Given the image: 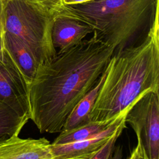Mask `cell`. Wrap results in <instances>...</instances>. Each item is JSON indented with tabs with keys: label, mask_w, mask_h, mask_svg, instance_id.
I'll use <instances>...</instances> for the list:
<instances>
[{
	"label": "cell",
	"mask_w": 159,
	"mask_h": 159,
	"mask_svg": "<svg viewBox=\"0 0 159 159\" xmlns=\"http://www.w3.org/2000/svg\"><path fill=\"white\" fill-rule=\"evenodd\" d=\"M0 101L29 118L28 83L4 45L0 52Z\"/></svg>",
	"instance_id": "cell-6"
},
{
	"label": "cell",
	"mask_w": 159,
	"mask_h": 159,
	"mask_svg": "<svg viewBox=\"0 0 159 159\" xmlns=\"http://www.w3.org/2000/svg\"><path fill=\"white\" fill-rule=\"evenodd\" d=\"M93 29L76 19L56 14L52 29V40L57 53L64 52L81 42Z\"/></svg>",
	"instance_id": "cell-9"
},
{
	"label": "cell",
	"mask_w": 159,
	"mask_h": 159,
	"mask_svg": "<svg viewBox=\"0 0 159 159\" xmlns=\"http://www.w3.org/2000/svg\"><path fill=\"white\" fill-rule=\"evenodd\" d=\"M109 159H123V148L121 145H115L113 152Z\"/></svg>",
	"instance_id": "cell-18"
},
{
	"label": "cell",
	"mask_w": 159,
	"mask_h": 159,
	"mask_svg": "<svg viewBox=\"0 0 159 159\" xmlns=\"http://www.w3.org/2000/svg\"><path fill=\"white\" fill-rule=\"evenodd\" d=\"M55 16L32 0L5 1L4 30L24 42L42 65L57 54L52 40Z\"/></svg>",
	"instance_id": "cell-4"
},
{
	"label": "cell",
	"mask_w": 159,
	"mask_h": 159,
	"mask_svg": "<svg viewBox=\"0 0 159 159\" xmlns=\"http://www.w3.org/2000/svg\"><path fill=\"white\" fill-rule=\"evenodd\" d=\"M126 159H139V147L137 143L136 147L133 148L130 156L128 157Z\"/></svg>",
	"instance_id": "cell-19"
},
{
	"label": "cell",
	"mask_w": 159,
	"mask_h": 159,
	"mask_svg": "<svg viewBox=\"0 0 159 159\" xmlns=\"http://www.w3.org/2000/svg\"><path fill=\"white\" fill-rule=\"evenodd\" d=\"M3 45L29 84L40 66L34 53L19 38L6 31Z\"/></svg>",
	"instance_id": "cell-10"
},
{
	"label": "cell",
	"mask_w": 159,
	"mask_h": 159,
	"mask_svg": "<svg viewBox=\"0 0 159 159\" xmlns=\"http://www.w3.org/2000/svg\"><path fill=\"white\" fill-rule=\"evenodd\" d=\"M128 111L102 132L87 139L63 145H52L54 159H89L94 156L114 134Z\"/></svg>",
	"instance_id": "cell-8"
},
{
	"label": "cell",
	"mask_w": 159,
	"mask_h": 159,
	"mask_svg": "<svg viewBox=\"0 0 159 159\" xmlns=\"http://www.w3.org/2000/svg\"><path fill=\"white\" fill-rule=\"evenodd\" d=\"M142 145L148 159H159V93H147L131 106L125 117Z\"/></svg>",
	"instance_id": "cell-5"
},
{
	"label": "cell",
	"mask_w": 159,
	"mask_h": 159,
	"mask_svg": "<svg viewBox=\"0 0 159 159\" xmlns=\"http://www.w3.org/2000/svg\"><path fill=\"white\" fill-rule=\"evenodd\" d=\"M114 48L93 33L40 65L28 84L31 119L41 134L58 133L77 103L94 86Z\"/></svg>",
	"instance_id": "cell-1"
},
{
	"label": "cell",
	"mask_w": 159,
	"mask_h": 159,
	"mask_svg": "<svg viewBox=\"0 0 159 159\" xmlns=\"http://www.w3.org/2000/svg\"><path fill=\"white\" fill-rule=\"evenodd\" d=\"M103 71L94 86L77 103L66 118L63 130H67L90 122L89 115L96 100L99 89L104 80Z\"/></svg>",
	"instance_id": "cell-11"
},
{
	"label": "cell",
	"mask_w": 159,
	"mask_h": 159,
	"mask_svg": "<svg viewBox=\"0 0 159 159\" xmlns=\"http://www.w3.org/2000/svg\"><path fill=\"white\" fill-rule=\"evenodd\" d=\"M39 7L55 15L61 7V0H32Z\"/></svg>",
	"instance_id": "cell-15"
},
{
	"label": "cell",
	"mask_w": 159,
	"mask_h": 159,
	"mask_svg": "<svg viewBox=\"0 0 159 159\" xmlns=\"http://www.w3.org/2000/svg\"><path fill=\"white\" fill-rule=\"evenodd\" d=\"M0 159H54L52 143L45 137L21 139L14 135L0 141Z\"/></svg>",
	"instance_id": "cell-7"
},
{
	"label": "cell",
	"mask_w": 159,
	"mask_h": 159,
	"mask_svg": "<svg viewBox=\"0 0 159 159\" xmlns=\"http://www.w3.org/2000/svg\"><path fill=\"white\" fill-rule=\"evenodd\" d=\"M121 115L111 121H90L84 125L70 130H62L60 134L52 143V144H68L87 139L106 129L108 127L116 122Z\"/></svg>",
	"instance_id": "cell-12"
},
{
	"label": "cell",
	"mask_w": 159,
	"mask_h": 159,
	"mask_svg": "<svg viewBox=\"0 0 159 159\" xmlns=\"http://www.w3.org/2000/svg\"><path fill=\"white\" fill-rule=\"evenodd\" d=\"M91 1L93 0H61L60 7H64V6H73L79 5V4L88 2Z\"/></svg>",
	"instance_id": "cell-17"
},
{
	"label": "cell",
	"mask_w": 159,
	"mask_h": 159,
	"mask_svg": "<svg viewBox=\"0 0 159 159\" xmlns=\"http://www.w3.org/2000/svg\"><path fill=\"white\" fill-rule=\"evenodd\" d=\"M29 118L22 117L0 101V141L14 135H19Z\"/></svg>",
	"instance_id": "cell-13"
},
{
	"label": "cell",
	"mask_w": 159,
	"mask_h": 159,
	"mask_svg": "<svg viewBox=\"0 0 159 159\" xmlns=\"http://www.w3.org/2000/svg\"><path fill=\"white\" fill-rule=\"evenodd\" d=\"M5 1H8V0H5Z\"/></svg>",
	"instance_id": "cell-22"
},
{
	"label": "cell",
	"mask_w": 159,
	"mask_h": 159,
	"mask_svg": "<svg viewBox=\"0 0 159 159\" xmlns=\"http://www.w3.org/2000/svg\"><path fill=\"white\" fill-rule=\"evenodd\" d=\"M104 72L91 121L112 120L143 94L159 93L158 20L142 43L114 53Z\"/></svg>",
	"instance_id": "cell-2"
},
{
	"label": "cell",
	"mask_w": 159,
	"mask_h": 159,
	"mask_svg": "<svg viewBox=\"0 0 159 159\" xmlns=\"http://www.w3.org/2000/svg\"><path fill=\"white\" fill-rule=\"evenodd\" d=\"M3 39L1 36H0V52L2 48V46H3Z\"/></svg>",
	"instance_id": "cell-21"
},
{
	"label": "cell",
	"mask_w": 159,
	"mask_h": 159,
	"mask_svg": "<svg viewBox=\"0 0 159 159\" xmlns=\"http://www.w3.org/2000/svg\"><path fill=\"white\" fill-rule=\"evenodd\" d=\"M56 14L89 25L93 33L112 46L116 53L145 40L158 20V0H93L61 7Z\"/></svg>",
	"instance_id": "cell-3"
},
{
	"label": "cell",
	"mask_w": 159,
	"mask_h": 159,
	"mask_svg": "<svg viewBox=\"0 0 159 159\" xmlns=\"http://www.w3.org/2000/svg\"><path fill=\"white\" fill-rule=\"evenodd\" d=\"M125 127L126 123L124 117L112 136L107 140L100 150L89 159H109L115 147L116 142Z\"/></svg>",
	"instance_id": "cell-14"
},
{
	"label": "cell",
	"mask_w": 159,
	"mask_h": 159,
	"mask_svg": "<svg viewBox=\"0 0 159 159\" xmlns=\"http://www.w3.org/2000/svg\"><path fill=\"white\" fill-rule=\"evenodd\" d=\"M5 6V0H0V36L4 39V11Z\"/></svg>",
	"instance_id": "cell-16"
},
{
	"label": "cell",
	"mask_w": 159,
	"mask_h": 159,
	"mask_svg": "<svg viewBox=\"0 0 159 159\" xmlns=\"http://www.w3.org/2000/svg\"><path fill=\"white\" fill-rule=\"evenodd\" d=\"M137 144L139 145V159H148L144 152L142 145L139 140H137Z\"/></svg>",
	"instance_id": "cell-20"
}]
</instances>
